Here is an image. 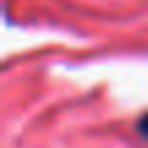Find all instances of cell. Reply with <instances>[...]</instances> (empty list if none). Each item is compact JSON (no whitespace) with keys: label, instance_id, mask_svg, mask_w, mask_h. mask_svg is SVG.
Returning a JSON list of instances; mask_svg holds the SVG:
<instances>
[{"label":"cell","instance_id":"6da1fadb","mask_svg":"<svg viewBox=\"0 0 148 148\" xmlns=\"http://www.w3.org/2000/svg\"><path fill=\"white\" fill-rule=\"evenodd\" d=\"M137 126H140V132L148 137V115H145V118H140V123H137Z\"/></svg>","mask_w":148,"mask_h":148}]
</instances>
